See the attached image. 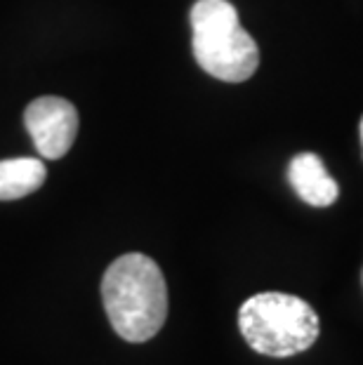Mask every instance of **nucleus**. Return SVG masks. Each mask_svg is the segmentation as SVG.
Instances as JSON below:
<instances>
[{
    "mask_svg": "<svg viewBox=\"0 0 363 365\" xmlns=\"http://www.w3.org/2000/svg\"><path fill=\"white\" fill-rule=\"evenodd\" d=\"M102 302L116 335L133 344L149 341L168 318L163 271L142 252L123 255L104 271Z\"/></svg>",
    "mask_w": 363,
    "mask_h": 365,
    "instance_id": "1",
    "label": "nucleus"
},
{
    "mask_svg": "<svg viewBox=\"0 0 363 365\" xmlns=\"http://www.w3.org/2000/svg\"><path fill=\"white\" fill-rule=\"evenodd\" d=\"M191 45L198 66L224 83H243L257 71L260 48L227 0H198L191 7Z\"/></svg>",
    "mask_w": 363,
    "mask_h": 365,
    "instance_id": "2",
    "label": "nucleus"
},
{
    "mask_svg": "<svg viewBox=\"0 0 363 365\" xmlns=\"http://www.w3.org/2000/svg\"><path fill=\"white\" fill-rule=\"evenodd\" d=\"M238 328L248 346L262 356L288 359L319 339V316L305 299L285 292H262L245 299Z\"/></svg>",
    "mask_w": 363,
    "mask_h": 365,
    "instance_id": "3",
    "label": "nucleus"
},
{
    "mask_svg": "<svg viewBox=\"0 0 363 365\" xmlns=\"http://www.w3.org/2000/svg\"><path fill=\"white\" fill-rule=\"evenodd\" d=\"M24 125L43 158L66 156L78 135V111L68 99L38 97L24 111Z\"/></svg>",
    "mask_w": 363,
    "mask_h": 365,
    "instance_id": "4",
    "label": "nucleus"
},
{
    "mask_svg": "<svg viewBox=\"0 0 363 365\" xmlns=\"http://www.w3.org/2000/svg\"><path fill=\"white\" fill-rule=\"evenodd\" d=\"M288 180L297 196L314 207H328L337 200V182L316 153H297L288 165Z\"/></svg>",
    "mask_w": 363,
    "mask_h": 365,
    "instance_id": "5",
    "label": "nucleus"
},
{
    "mask_svg": "<svg viewBox=\"0 0 363 365\" xmlns=\"http://www.w3.org/2000/svg\"><path fill=\"white\" fill-rule=\"evenodd\" d=\"M48 177V170L38 158L0 160V200H17L38 191Z\"/></svg>",
    "mask_w": 363,
    "mask_h": 365,
    "instance_id": "6",
    "label": "nucleus"
},
{
    "mask_svg": "<svg viewBox=\"0 0 363 365\" xmlns=\"http://www.w3.org/2000/svg\"><path fill=\"white\" fill-rule=\"evenodd\" d=\"M361 139H363V120H361Z\"/></svg>",
    "mask_w": 363,
    "mask_h": 365,
    "instance_id": "7",
    "label": "nucleus"
}]
</instances>
